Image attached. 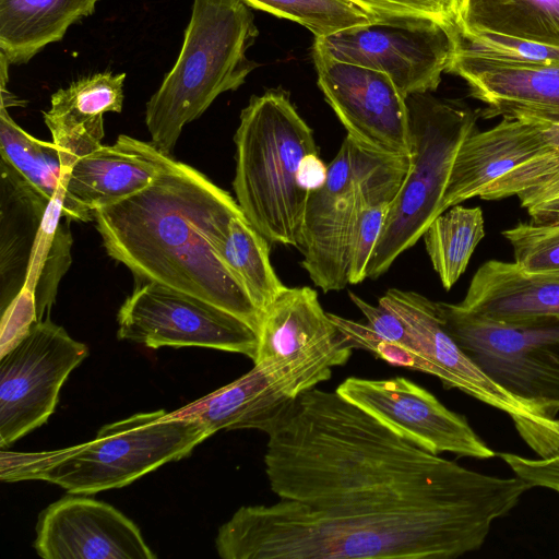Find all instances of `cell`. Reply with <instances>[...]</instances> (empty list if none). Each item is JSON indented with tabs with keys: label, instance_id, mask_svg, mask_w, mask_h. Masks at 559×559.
I'll return each instance as SVG.
<instances>
[{
	"label": "cell",
	"instance_id": "cell-8",
	"mask_svg": "<svg viewBox=\"0 0 559 559\" xmlns=\"http://www.w3.org/2000/svg\"><path fill=\"white\" fill-rule=\"evenodd\" d=\"M59 204L0 160V308L32 294L37 320L50 318L72 262V235Z\"/></svg>",
	"mask_w": 559,
	"mask_h": 559
},
{
	"label": "cell",
	"instance_id": "cell-37",
	"mask_svg": "<svg viewBox=\"0 0 559 559\" xmlns=\"http://www.w3.org/2000/svg\"><path fill=\"white\" fill-rule=\"evenodd\" d=\"M559 195V169L516 194L526 210Z\"/></svg>",
	"mask_w": 559,
	"mask_h": 559
},
{
	"label": "cell",
	"instance_id": "cell-35",
	"mask_svg": "<svg viewBox=\"0 0 559 559\" xmlns=\"http://www.w3.org/2000/svg\"><path fill=\"white\" fill-rule=\"evenodd\" d=\"M498 455L509 465L515 476L531 487H544L559 492V453L528 459L519 454L501 452Z\"/></svg>",
	"mask_w": 559,
	"mask_h": 559
},
{
	"label": "cell",
	"instance_id": "cell-17",
	"mask_svg": "<svg viewBox=\"0 0 559 559\" xmlns=\"http://www.w3.org/2000/svg\"><path fill=\"white\" fill-rule=\"evenodd\" d=\"M44 559H154L140 528L112 506L69 493L38 516L33 544Z\"/></svg>",
	"mask_w": 559,
	"mask_h": 559
},
{
	"label": "cell",
	"instance_id": "cell-24",
	"mask_svg": "<svg viewBox=\"0 0 559 559\" xmlns=\"http://www.w3.org/2000/svg\"><path fill=\"white\" fill-rule=\"evenodd\" d=\"M409 166L407 157H383L361 150L349 243L348 284L365 281L367 267Z\"/></svg>",
	"mask_w": 559,
	"mask_h": 559
},
{
	"label": "cell",
	"instance_id": "cell-30",
	"mask_svg": "<svg viewBox=\"0 0 559 559\" xmlns=\"http://www.w3.org/2000/svg\"><path fill=\"white\" fill-rule=\"evenodd\" d=\"M251 8L295 21L314 37L369 24L377 16L352 0H242Z\"/></svg>",
	"mask_w": 559,
	"mask_h": 559
},
{
	"label": "cell",
	"instance_id": "cell-29",
	"mask_svg": "<svg viewBox=\"0 0 559 559\" xmlns=\"http://www.w3.org/2000/svg\"><path fill=\"white\" fill-rule=\"evenodd\" d=\"M484 236L480 207L454 205L427 226L421 238L432 269L444 289H451L464 273Z\"/></svg>",
	"mask_w": 559,
	"mask_h": 559
},
{
	"label": "cell",
	"instance_id": "cell-14",
	"mask_svg": "<svg viewBox=\"0 0 559 559\" xmlns=\"http://www.w3.org/2000/svg\"><path fill=\"white\" fill-rule=\"evenodd\" d=\"M312 57L318 85L347 136L370 154L409 156L408 107L391 78L381 71L335 60L314 47Z\"/></svg>",
	"mask_w": 559,
	"mask_h": 559
},
{
	"label": "cell",
	"instance_id": "cell-3",
	"mask_svg": "<svg viewBox=\"0 0 559 559\" xmlns=\"http://www.w3.org/2000/svg\"><path fill=\"white\" fill-rule=\"evenodd\" d=\"M241 214L229 192L164 154L148 186L95 209L94 222L107 254L136 281L206 301L259 333L262 313L219 252L230 221Z\"/></svg>",
	"mask_w": 559,
	"mask_h": 559
},
{
	"label": "cell",
	"instance_id": "cell-26",
	"mask_svg": "<svg viewBox=\"0 0 559 559\" xmlns=\"http://www.w3.org/2000/svg\"><path fill=\"white\" fill-rule=\"evenodd\" d=\"M456 25L559 48V0H459Z\"/></svg>",
	"mask_w": 559,
	"mask_h": 559
},
{
	"label": "cell",
	"instance_id": "cell-15",
	"mask_svg": "<svg viewBox=\"0 0 559 559\" xmlns=\"http://www.w3.org/2000/svg\"><path fill=\"white\" fill-rule=\"evenodd\" d=\"M335 391L428 452L475 459L496 455L464 416L447 408L432 393L407 378L349 377Z\"/></svg>",
	"mask_w": 559,
	"mask_h": 559
},
{
	"label": "cell",
	"instance_id": "cell-21",
	"mask_svg": "<svg viewBox=\"0 0 559 559\" xmlns=\"http://www.w3.org/2000/svg\"><path fill=\"white\" fill-rule=\"evenodd\" d=\"M124 79L126 73L99 72L51 95L44 121L59 150L63 176L79 158L103 145L104 115L122 111Z\"/></svg>",
	"mask_w": 559,
	"mask_h": 559
},
{
	"label": "cell",
	"instance_id": "cell-33",
	"mask_svg": "<svg viewBox=\"0 0 559 559\" xmlns=\"http://www.w3.org/2000/svg\"><path fill=\"white\" fill-rule=\"evenodd\" d=\"M374 16H416L456 25L459 0H352Z\"/></svg>",
	"mask_w": 559,
	"mask_h": 559
},
{
	"label": "cell",
	"instance_id": "cell-38",
	"mask_svg": "<svg viewBox=\"0 0 559 559\" xmlns=\"http://www.w3.org/2000/svg\"><path fill=\"white\" fill-rule=\"evenodd\" d=\"M532 122L549 152L559 154V117H520Z\"/></svg>",
	"mask_w": 559,
	"mask_h": 559
},
{
	"label": "cell",
	"instance_id": "cell-11",
	"mask_svg": "<svg viewBox=\"0 0 559 559\" xmlns=\"http://www.w3.org/2000/svg\"><path fill=\"white\" fill-rule=\"evenodd\" d=\"M87 355L85 344L48 318L0 356L1 448L48 420L64 381Z\"/></svg>",
	"mask_w": 559,
	"mask_h": 559
},
{
	"label": "cell",
	"instance_id": "cell-7",
	"mask_svg": "<svg viewBox=\"0 0 559 559\" xmlns=\"http://www.w3.org/2000/svg\"><path fill=\"white\" fill-rule=\"evenodd\" d=\"M411 127L409 166L372 251L366 277L378 278L413 247L440 214L457 151L474 132L469 108L428 93L406 97Z\"/></svg>",
	"mask_w": 559,
	"mask_h": 559
},
{
	"label": "cell",
	"instance_id": "cell-18",
	"mask_svg": "<svg viewBox=\"0 0 559 559\" xmlns=\"http://www.w3.org/2000/svg\"><path fill=\"white\" fill-rule=\"evenodd\" d=\"M447 72L461 76L485 117H559V61L513 63L455 50Z\"/></svg>",
	"mask_w": 559,
	"mask_h": 559
},
{
	"label": "cell",
	"instance_id": "cell-4",
	"mask_svg": "<svg viewBox=\"0 0 559 559\" xmlns=\"http://www.w3.org/2000/svg\"><path fill=\"white\" fill-rule=\"evenodd\" d=\"M212 436L203 423L164 409L103 426L78 445L44 452H1L3 481L44 480L69 493L124 487L171 461L188 456Z\"/></svg>",
	"mask_w": 559,
	"mask_h": 559
},
{
	"label": "cell",
	"instance_id": "cell-31",
	"mask_svg": "<svg viewBox=\"0 0 559 559\" xmlns=\"http://www.w3.org/2000/svg\"><path fill=\"white\" fill-rule=\"evenodd\" d=\"M526 273L559 276V224L520 223L502 231Z\"/></svg>",
	"mask_w": 559,
	"mask_h": 559
},
{
	"label": "cell",
	"instance_id": "cell-13",
	"mask_svg": "<svg viewBox=\"0 0 559 559\" xmlns=\"http://www.w3.org/2000/svg\"><path fill=\"white\" fill-rule=\"evenodd\" d=\"M353 349L314 289L286 287L263 312L253 364L284 369L302 393L329 380L332 369L344 366Z\"/></svg>",
	"mask_w": 559,
	"mask_h": 559
},
{
	"label": "cell",
	"instance_id": "cell-28",
	"mask_svg": "<svg viewBox=\"0 0 559 559\" xmlns=\"http://www.w3.org/2000/svg\"><path fill=\"white\" fill-rule=\"evenodd\" d=\"M221 257L262 313L287 287L270 260V242L245 217H234L221 247Z\"/></svg>",
	"mask_w": 559,
	"mask_h": 559
},
{
	"label": "cell",
	"instance_id": "cell-5",
	"mask_svg": "<svg viewBox=\"0 0 559 559\" xmlns=\"http://www.w3.org/2000/svg\"><path fill=\"white\" fill-rule=\"evenodd\" d=\"M236 201L269 242L299 247L310 193L298 182L304 157L316 153L313 131L282 90L252 96L234 136Z\"/></svg>",
	"mask_w": 559,
	"mask_h": 559
},
{
	"label": "cell",
	"instance_id": "cell-20",
	"mask_svg": "<svg viewBox=\"0 0 559 559\" xmlns=\"http://www.w3.org/2000/svg\"><path fill=\"white\" fill-rule=\"evenodd\" d=\"M298 395L285 370L262 361L253 364L252 369L235 381L169 414L195 418L212 435L237 429L264 432L272 418Z\"/></svg>",
	"mask_w": 559,
	"mask_h": 559
},
{
	"label": "cell",
	"instance_id": "cell-34",
	"mask_svg": "<svg viewBox=\"0 0 559 559\" xmlns=\"http://www.w3.org/2000/svg\"><path fill=\"white\" fill-rule=\"evenodd\" d=\"M352 302L366 318V325L380 338L425 356L402 319L389 308L370 305L353 292L348 293Z\"/></svg>",
	"mask_w": 559,
	"mask_h": 559
},
{
	"label": "cell",
	"instance_id": "cell-27",
	"mask_svg": "<svg viewBox=\"0 0 559 559\" xmlns=\"http://www.w3.org/2000/svg\"><path fill=\"white\" fill-rule=\"evenodd\" d=\"M0 154L35 189L59 204L68 221H94V212L68 193L56 144L28 134L4 106L0 109Z\"/></svg>",
	"mask_w": 559,
	"mask_h": 559
},
{
	"label": "cell",
	"instance_id": "cell-1",
	"mask_svg": "<svg viewBox=\"0 0 559 559\" xmlns=\"http://www.w3.org/2000/svg\"><path fill=\"white\" fill-rule=\"evenodd\" d=\"M264 433L271 490L312 508L460 501L500 491L518 479L475 472L428 452L336 391L317 386L288 402Z\"/></svg>",
	"mask_w": 559,
	"mask_h": 559
},
{
	"label": "cell",
	"instance_id": "cell-22",
	"mask_svg": "<svg viewBox=\"0 0 559 559\" xmlns=\"http://www.w3.org/2000/svg\"><path fill=\"white\" fill-rule=\"evenodd\" d=\"M163 155L151 142L120 134L112 145L103 144L79 158L64 174L66 189L94 212L148 186Z\"/></svg>",
	"mask_w": 559,
	"mask_h": 559
},
{
	"label": "cell",
	"instance_id": "cell-19",
	"mask_svg": "<svg viewBox=\"0 0 559 559\" xmlns=\"http://www.w3.org/2000/svg\"><path fill=\"white\" fill-rule=\"evenodd\" d=\"M546 153L535 126L519 118H503L493 128L468 135L455 156L441 212L474 197L516 166Z\"/></svg>",
	"mask_w": 559,
	"mask_h": 559
},
{
	"label": "cell",
	"instance_id": "cell-10",
	"mask_svg": "<svg viewBox=\"0 0 559 559\" xmlns=\"http://www.w3.org/2000/svg\"><path fill=\"white\" fill-rule=\"evenodd\" d=\"M457 45V25L416 16H377L374 22L316 37L329 57L388 74L406 98L435 91Z\"/></svg>",
	"mask_w": 559,
	"mask_h": 559
},
{
	"label": "cell",
	"instance_id": "cell-6",
	"mask_svg": "<svg viewBox=\"0 0 559 559\" xmlns=\"http://www.w3.org/2000/svg\"><path fill=\"white\" fill-rule=\"evenodd\" d=\"M258 34L242 0H193L179 56L146 103L145 123L158 151L171 155L187 123L245 83L257 67L246 52Z\"/></svg>",
	"mask_w": 559,
	"mask_h": 559
},
{
	"label": "cell",
	"instance_id": "cell-25",
	"mask_svg": "<svg viewBox=\"0 0 559 559\" xmlns=\"http://www.w3.org/2000/svg\"><path fill=\"white\" fill-rule=\"evenodd\" d=\"M99 0H0V53L9 64L27 63L59 41Z\"/></svg>",
	"mask_w": 559,
	"mask_h": 559
},
{
	"label": "cell",
	"instance_id": "cell-32",
	"mask_svg": "<svg viewBox=\"0 0 559 559\" xmlns=\"http://www.w3.org/2000/svg\"><path fill=\"white\" fill-rule=\"evenodd\" d=\"M456 49L495 60L545 64L559 61V48L496 34H464L457 28Z\"/></svg>",
	"mask_w": 559,
	"mask_h": 559
},
{
	"label": "cell",
	"instance_id": "cell-9",
	"mask_svg": "<svg viewBox=\"0 0 559 559\" xmlns=\"http://www.w3.org/2000/svg\"><path fill=\"white\" fill-rule=\"evenodd\" d=\"M453 340L497 384L555 418L559 411V316L518 324L475 317L457 304L436 301Z\"/></svg>",
	"mask_w": 559,
	"mask_h": 559
},
{
	"label": "cell",
	"instance_id": "cell-16",
	"mask_svg": "<svg viewBox=\"0 0 559 559\" xmlns=\"http://www.w3.org/2000/svg\"><path fill=\"white\" fill-rule=\"evenodd\" d=\"M361 160L359 148L347 135L328 165L325 183L310 193L299 251L301 266L323 293L348 284L349 243L356 186Z\"/></svg>",
	"mask_w": 559,
	"mask_h": 559
},
{
	"label": "cell",
	"instance_id": "cell-2",
	"mask_svg": "<svg viewBox=\"0 0 559 559\" xmlns=\"http://www.w3.org/2000/svg\"><path fill=\"white\" fill-rule=\"evenodd\" d=\"M524 480L479 498L319 509L280 499L240 507L215 538L223 559H452L479 549Z\"/></svg>",
	"mask_w": 559,
	"mask_h": 559
},
{
	"label": "cell",
	"instance_id": "cell-12",
	"mask_svg": "<svg viewBox=\"0 0 559 559\" xmlns=\"http://www.w3.org/2000/svg\"><path fill=\"white\" fill-rule=\"evenodd\" d=\"M119 340L163 346H197L258 354V333L240 318L206 301L154 282L139 283L117 313Z\"/></svg>",
	"mask_w": 559,
	"mask_h": 559
},
{
	"label": "cell",
	"instance_id": "cell-23",
	"mask_svg": "<svg viewBox=\"0 0 559 559\" xmlns=\"http://www.w3.org/2000/svg\"><path fill=\"white\" fill-rule=\"evenodd\" d=\"M457 306L500 324L559 316V276L530 274L514 262L490 260L476 271Z\"/></svg>",
	"mask_w": 559,
	"mask_h": 559
},
{
	"label": "cell",
	"instance_id": "cell-39",
	"mask_svg": "<svg viewBox=\"0 0 559 559\" xmlns=\"http://www.w3.org/2000/svg\"><path fill=\"white\" fill-rule=\"evenodd\" d=\"M533 223L559 224V195L527 209Z\"/></svg>",
	"mask_w": 559,
	"mask_h": 559
},
{
	"label": "cell",
	"instance_id": "cell-36",
	"mask_svg": "<svg viewBox=\"0 0 559 559\" xmlns=\"http://www.w3.org/2000/svg\"><path fill=\"white\" fill-rule=\"evenodd\" d=\"M328 166L319 156V152L306 155L298 170L299 186L311 193L320 189L326 181Z\"/></svg>",
	"mask_w": 559,
	"mask_h": 559
}]
</instances>
